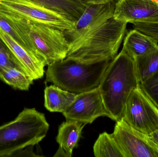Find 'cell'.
<instances>
[{"label": "cell", "instance_id": "1", "mask_svg": "<svg viewBox=\"0 0 158 157\" xmlns=\"http://www.w3.org/2000/svg\"><path fill=\"white\" fill-rule=\"evenodd\" d=\"M139 84L134 59L122 49L110 63L98 87L113 121L122 119L128 98Z\"/></svg>", "mask_w": 158, "mask_h": 157}, {"label": "cell", "instance_id": "2", "mask_svg": "<svg viewBox=\"0 0 158 157\" xmlns=\"http://www.w3.org/2000/svg\"><path fill=\"white\" fill-rule=\"evenodd\" d=\"M128 23L112 17L69 45L66 58L84 63L113 60L127 33Z\"/></svg>", "mask_w": 158, "mask_h": 157}, {"label": "cell", "instance_id": "3", "mask_svg": "<svg viewBox=\"0 0 158 157\" xmlns=\"http://www.w3.org/2000/svg\"><path fill=\"white\" fill-rule=\"evenodd\" d=\"M16 29L29 49L46 65L65 59L69 42L61 29L2 12Z\"/></svg>", "mask_w": 158, "mask_h": 157}, {"label": "cell", "instance_id": "4", "mask_svg": "<svg viewBox=\"0 0 158 157\" xmlns=\"http://www.w3.org/2000/svg\"><path fill=\"white\" fill-rule=\"evenodd\" d=\"M49 127L44 113L25 108L15 120L0 126V157L16 156L26 147L38 144Z\"/></svg>", "mask_w": 158, "mask_h": 157}, {"label": "cell", "instance_id": "5", "mask_svg": "<svg viewBox=\"0 0 158 157\" xmlns=\"http://www.w3.org/2000/svg\"><path fill=\"white\" fill-rule=\"evenodd\" d=\"M110 60L84 63L66 58L48 65L45 83L79 94L99 87Z\"/></svg>", "mask_w": 158, "mask_h": 157}, {"label": "cell", "instance_id": "6", "mask_svg": "<svg viewBox=\"0 0 158 157\" xmlns=\"http://www.w3.org/2000/svg\"><path fill=\"white\" fill-rule=\"evenodd\" d=\"M122 119L135 129L148 135L158 130V108L140 84L128 98Z\"/></svg>", "mask_w": 158, "mask_h": 157}, {"label": "cell", "instance_id": "7", "mask_svg": "<svg viewBox=\"0 0 158 157\" xmlns=\"http://www.w3.org/2000/svg\"><path fill=\"white\" fill-rule=\"evenodd\" d=\"M0 11L47 25L63 31L72 29L75 22L56 12L27 0H0Z\"/></svg>", "mask_w": 158, "mask_h": 157}, {"label": "cell", "instance_id": "8", "mask_svg": "<svg viewBox=\"0 0 158 157\" xmlns=\"http://www.w3.org/2000/svg\"><path fill=\"white\" fill-rule=\"evenodd\" d=\"M112 134L124 157H158V147L150 136L135 129L123 119L116 122Z\"/></svg>", "mask_w": 158, "mask_h": 157}, {"label": "cell", "instance_id": "9", "mask_svg": "<svg viewBox=\"0 0 158 157\" xmlns=\"http://www.w3.org/2000/svg\"><path fill=\"white\" fill-rule=\"evenodd\" d=\"M66 120L77 121L83 124H92L100 117L113 120L106 108L99 88L77 94L73 103L63 113Z\"/></svg>", "mask_w": 158, "mask_h": 157}, {"label": "cell", "instance_id": "10", "mask_svg": "<svg viewBox=\"0 0 158 157\" xmlns=\"http://www.w3.org/2000/svg\"><path fill=\"white\" fill-rule=\"evenodd\" d=\"M116 0L104 4H89L72 29L64 31L69 42L73 43L94 31L113 17Z\"/></svg>", "mask_w": 158, "mask_h": 157}, {"label": "cell", "instance_id": "11", "mask_svg": "<svg viewBox=\"0 0 158 157\" xmlns=\"http://www.w3.org/2000/svg\"><path fill=\"white\" fill-rule=\"evenodd\" d=\"M113 18L131 24L158 22V0H118Z\"/></svg>", "mask_w": 158, "mask_h": 157}, {"label": "cell", "instance_id": "12", "mask_svg": "<svg viewBox=\"0 0 158 157\" xmlns=\"http://www.w3.org/2000/svg\"><path fill=\"white\" fill-rule=\"evenodd\" d=\"M0 36L31 77L36 80L43 77L45 65L33 53L19 45L1 28Z\"/></svg>", "mask_w": 158, "mask_h": 157}, {"label": "cell", "instance_id": "13", "mask_svg": "<svg viewBox=\"0 0 158 157\" xmlns=\"http://www.w3.org/2000/svg\"><path fill=\"white\" fill-rule=\"evenodd\" d=\"M85 124L77 121L66 120L59 126L56 141L59 148L54 157H71L78 146Z\"/></svg>", "mask_w": 158, "mask_h": 157}, {"label": "cell", "instance_id": "14", "mask_svg": "<svg viewBox=\"0 0 158 157\" xmlns=\"http://www.w3.org/2000/svg\"><path fill=\"white\" fill-rule=\"evenodd\" d=\"M123 41L122 49L134 60L158 47L156 40L134 28L127 32Z\"/></svg>", "mask_w": 158, "mask_h": 157}, {"label": "cell", "instance_id": "15", "mask_svg": "<svg viewBox=\"0 0 158 157\" xmlns=\"http://www.w3.org/2000/svg\"><path fill=\"white\" fill-rule=\"evenodd\" d=\"M56 12L75 22L82 14L89 4L77 0H27Z\"/></svg>", "mask_w": 158, "mask_h": 157}, {"label": "cell", "instance_id": "16", "mask_svg": "<svg viewBox=\"0 0 158 157\" xmlns=\"http://www.w3.org/2000/svg\"><path fill=\"white\" fill-rule=\"evenodd\" d=\"M77 95L51 85L44 89V107L51 112L63 113L73 103Z\"/></svg>", "mask_w": 158, "mask_h": 157}, {"label": "cell", "instance_id": "17", "mask_svg": "<svg viewBox=\"0 0 158 157\" xmlns=\"http://www.w3.org/2000/svg\"><path fill=\"white\" fill-rule=\"evenodd\" d=\"M134 60L138 80L142 84L158 72V47Z\"/></svg>", "mask_w": 158, "mask_h": 157}, {"label": "cell", "instance_id": "18", "mask_svg": "<svg viewBox=\"0 0 158 157\" xmlns=\"http://www.w3.org/2000/svg\"><path fill=\"white\" fill-rule=\"evenodd\" d=\"M94 153L96 157H124L113 134L106 132L99 135L94 144Z\"/></svg>", "mask_w": 158, "mask_h": 157}, {"label": "cell", "instance_id": "19", "mask_svg": "<svg viewBox=\"0 0 158 157\" xmlns=\"http://www.w3.org/2000/svg\"><path fill=\"white\" fill-rule=\"evenodd\" d=\"M0 79L15 89L27 91L33 80L27 74L15 68H0Z\"/></svg>", "mask_w": 158, "mask_h": 157}, {"label": "cell", "instance_id": "20", "mask_svg": "<svg viewBox=\"0 0 158 157\" xmlns=\"http://www.w3.org/2000/svg\"><path fill=\"white\" fill-rule=\"evenodd\" d=\"M0 68H15L27 74L20 62L17 59L15 54L13 53L10 48L4 41L1 36Z\"/></svg>", "mask_w": 158, "mask_h": 157}, {"label": "cell", "instance_id": "21", "mask_svg": "<svg viewBox=\"0 0 158 157\" xmlns=\"http://www.w3.org/2000/svg\"><path fill=\"white\" fill-rule=\"evenodd\" d=\"M0 28L8 34L19 45L31 51L16 29L9 22L5 16L1 12H0Z\"/></svg>", "mask_w": 158, "mask_h": 157}, {"label": "cell", "instance_id": "22", "mask_svg": "<svg viewBox=\"0 0 158 157\" xmlns=\"http://www.w3.org/2000/svg\"><path fill=\"white\" fill-rule=\"evenodd\" d=\"M140 84L147 95L158 108V72Z\"/></svg>", "mask_w": 158, "mask_h": 157}, {"label": "cell", "instance_id": "23", "mask_svg": "<svg viewBox=\"0 0 158 157\" xmlns=\"http://www.w3.org/2000/svg\"><path fill=\"white\" fill-rule=\"evenodd\" d=\"M133 28L146 35L155 38L158 41V22H134Z\"/></svg>", "mask_w": 158, "mask_h": 157}, {"label": "cell", "instance_id": "24", "mask_svg": "<svg viewBox=\"0 0 158 157\" xmlns=\"http://www.w3.org/2000/svg\"><path fill=\"white\" fill-rule=\"evenodd\" d=\"M89 4H104L115 0H77Z\"/></svg>", "mask_w": 158, "mask_h": 157}, {"label": "cell", "instance_id": "25", "mask_svg": "<svg viewBox=\"0 0 158 157\" xmlns=\"http://www.w3.org/2000/svg\"><path fill=\"white\" fill-rule=\"evenodd\" d=\"M151 140L158 147V129L149 135Z\"/></svg>", "mask_w": 158, "mask_h": 157}]
</instances>
